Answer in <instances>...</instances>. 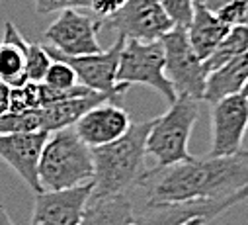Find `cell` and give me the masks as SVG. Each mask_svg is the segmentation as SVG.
<instances>
[{"mask_svg": "<svg viewBox=\"0 0 248 225\" xmlns=\"http://www.w3.org/2000/svg\"><path fill=\"white\" fill-rule=\"evenodd\" d=\"M135 184L145 190L147 206L219 200L248 190V151L227 157L190 159L145 171Z\"/></svg>", "mask_w": 248, "mask_h": 225, "instance_id": "cell-1", "label": "cell"}, {"mask_svg": "<svg viewBox=\"0 0 248 225\" xmlns=\"http://www.w3.org/2000/svg\"><path fill=\"white\" fill-rule=\"evenodd\" d=\"M153 120L131 124V128L119 139L92 149L94 178L90 200H102L115 194H125L135 180L147 171L145 141Z\"/></svg>", "mask_w": 248, "mask_h": 225, "instance_id": "cell-2", "label": "cell"}, {"mask_svg": "<svg viewBox=\"0 0 248 225\" xmlns=\"http://www.w3.org/2000/svg\"><path fill=\"white\" fill-rule=\"evenodd\" d=\"M37 177L39 188L47 192L92 182V149L75 133L73 128L49 133L39 157Z\"/></svg>", "mask_w": 248, "mask_h": 225, "instance_id": "cell-3", "label": "cell"}, {"mask_svg": "<svg viewBox=\"0 0 248 225\" xmlns=\"http://www.w3.org/2000/svg\"><path fill=\"white\" fill-rule=\"evenodd\" d=\"M198 116L200 100H194L190 96H176L164 114L153 120L145 149L147 155L156 161L158 168L192 159L188 143Z\"/></svg>", "mask_w": 248, "mask_h": 225, "instance_id": "cell-4", "label": "cell"}, {"mask_svg": "<svg viewBox=\"0 0 248 225\" xmlns=\"http://www.w3.org/2000/svg\"><path fill=\"white\" fill-rule=\"evenodd\" d=\"M115 82L145 84L155 88L168 104L176 100V92L164 75V47L162 41H139L127 39L123 43Z\"/></svg>", "mask_w": 248, "mask_h": 225, "instance_id": "cell-5", "label": "cell"}, {"mask_svg": "<svg viewBox=\"0 0 248 225\" xmlns=\"http://www.w3.org/2000/svg\"><path fill=\"white\" fill-rule=\"evenodd\" d=\"M160 41L164 47V75L170 80L176 96L202 100L207 73L203 69V61L188 41L186 28L174 26L166 35H162Z\"/></svg>", "mask_w": 248, "mask_h": 225, "instance_id": "cell-6", "label": "cell"}, {"mask_svg": "<svg viewBox=\"0 0 248 225\" xmlns=\"http://www.w3.org/2000/svg\"><path fill=\"white\" fill-rule=\"evenodd\" d=\"M123 43H125V37L117 35L115 43L109 49H102L100 53H92V55H80V57H69V55L59 53L49 45L45 49L49 53V57L67 61L75 69L80 84L106 94L115 104H121V96L129 90V84L115 82V73H117Z\"/></svg>", "mask_w": 248, "mask_h": 225, "instance_id": "cell-7", "label": "cell"}, {"mask_svg": "<svg viewBox=\"0 0 248 225\" xmlns=\"http://www.w3.org/2000/svg\"><path fill=\"white\" fill-rule=\"evenodd\" d=\"M100 24L115 30L117 35L139 41L162 39L174 28L158 0H127L119 12L108 20H100Z\"/></svg>", "mask_w": 248, "mask_h": 225, "instance_id": "cell-8", "label": "cell"}, {"mask_svg": "<svg viewBox=\"0 0 248 225\" xmlns=\"http://www.w3.org/2000/svg\"><path fill=\"white\" fill-rule=\"evenodd\" d=\"M102 28L100 20L80 14L77 8L61 10L57 20L45 30V41L49 47L69 57L100 53L102 45L98 39V30Z\"/></svg>", "mask_w": 248, "mask_h": 225, "instance_id": "cell-9", "label": "cell"}, {"mask_svg": "<svg viewBox=\"0 0 248 225\" xmlns=\"http://www.w3.org/2000/svg\"><path fill=\"white\" fill-rule=\"evenodd\" d=\"M211 106L213 139L209 157H227L240 151L248 129V98L232 94Z\"/></svg>", "mask_w": 248, "mask_h": 225, "instance_id": "cell-10", "label": "cell"}, {"mask_svg": "<svg viewBox=\"0 0 248 225\" xmlns=\"http://www.w3.org/2000/svg\"><path fill=\"white\" fill-rule=\"evenodd\" d=\"M92 196V182L67 190L35 194L30 225H78Z\"/></svg>", "mask_w": 248, "mask_h": 225, "instance_id": "cell-11", "label": "cell"}, {"mask_svg": "<svg viewBox=\"0 0 248 225\" xmlns=\"http://www.w3.org/2000/svg\"><path fill=\"white\" fill-rule=\"evenodd\" d=\"M248 200V190L238 194L219 198V200H203V202H186V204H160L147 206V209L133 217L131 225H180L192 217L213 219L232 206Z\"/></svg>", "mask_w": 248, "mask_h": 225, "instance_id": "cell-12", "label": "cell"}, {"mask_svg": "<svg viewBox=\"0 0 248 225\" xmlns=\"http://www.w3.org/2000/svg\"><path fill=\"white\" fill-rule=\"evenodd\" d=\"M131 124V116L125 108L121 104L106 100L90 108L84 116H80L73 129L90 149H96L125 135Z\"/></svg>", "mask_w": 248, "mask_h": 225, "instance_id": "cell-13", "label": "cell"}, {"mask_svg": "<svg viewBox=\"0 0 248 225\" xmlns=\"http://www.w3.org/2000/svg\"><path fill=\"white\" fill-rule=\"evenodd\" d=\"M47 137H49V131L0 135V159H2L35 194L41 192L37 166H39V157H41Z\"/></svg>", "mask_w": 248, "mask_h": 225, "instance_id": "cell-14", "label": "cell"}, {"mask_svg": "<svg viewBox=\"0 0 248 225\" xmlns=\"http://www.w3.org/2000/svg\"><path fill=\"white\" fill-rule=\"evenodd\" d=\"M28 41L12 22L4 26V37L0 41V80L10 88H18L28 82L26 75Z\"/></svg>", "mask_w": 248, "mask_h": 225, "instance_id": "cell-15", "label": "cell"}, {"mask_svg": "<svg viewBox=\"0 0 248 225\" xmlns=\"http://www.w3.org/2000/svg\"><path fill=\"white\" fill-rule=\"evenodd\" d=\"M229 30L231 28L221 22L213 12H209L205 4H196L192 22L186 28V33H188V41L196 55L202 61H205L225 39Z\"/></svg>", "mask_w": 248, "mask_h": 225, "instance_id": "cell-16", "label": "cell"}, {"mask_svg": "<svg viewBox=\"0 0 248 225\" xmlns=\"http://www.w3.org/2000/svg\"><path fill=\"white\" fill-rule=\"evenodd\" d=\"M248 80V53L238 55L219 69L207 73L203 98L209 104H215L227 96L240 94Z\"/></svg>", "mask_w": 248, "mask_h": 225, "instance_id": "cell-17", "label": "cell"}, {"mask_svg": "<svg viewBox=\"0 0 248 225\" xmlns=\"http://www.w3.org/2000/svg\"><path fill=\"white\" fill-rule=\"evenodd\" d=\"M109 100L106 94L96 92V94H88V96H78V98H71V100H63V102H55L49 106L41 108V120H43V131H59L65 128H73L80 116H84L86 112L102 102ZM111 102V100H109Z\"/></svg>", "mask_w": 248, "mask_h": 225, "instance_id": "cell-18", "label": "cell"}, {"mask_svg": "<svg viewBox=\"0 0 248 225\" xmlns=\"http://www.w3.org/2000/svg\"><path fill=\"white\" fill-rule=\"evenodd\" d=\"M135 217L133 202L127 194L90 200L78 225H131Z\"/></svg>", "mask_w": 248, "mask_h": 225, "instance_id": "cell-19", "label": "cell"}, {"mask_svg": "<svg viewBox=\"0 0 248 225\" xmlns=\"http://www.w3.org/2000/svg\"><path fill=\"white\" fill-rule=\"evenodd\" d=\"M244 53H248V26H234L229 30L219 47L203 61V69L205 73H211Z\"/></svg>", "mask_w": 248, "mask_h": 225, "instance_id": "cell-20", "label": "cell"}, {"mask_svg": "<svg viewBox=\"0 0 248 225\" xmlns=\"http://www.w3.org/2000/svg\"><path fill=\"white\" fill-rule=\"evenodd\" d=\"M43 131L41 108L37 110H22V112H4L0 116V135L4 133H31Z\"/></svg>", "mask_w": 248, "mask_h": 225, "instance_id": "cell-21", "label": "cell"}, {"mask_svg": "<svg viewBox=\"0 0 248 225\" xmlns=\"http://www.w3.org/2000/svg\"><path fill=\"white\" fill-rule=\"evenodd\" d=\"M203 4L229 28L248 26V0H205Z\"/></svg>", "mask_w": 248, "mask_h": 225, "instance_id": "cell-22", "label": "cell"}, {"mask_svg": "<svg viewBox=\"0 0 248 225\" xmlns=\"http://www.w3.org/2000/svg\"><path fill=\"white\" fill-rule=\"evenodd\" d=\"M43 84H47L49 88L65 90V88H73V86H77L80 82H78V77H77L75 69L67 61L51 57V65H49V69L45 73Z\"/></svg>", "mask_w": 248, "mask_h": 225, "instance_id": "cell-23", "label": "cell"}, {"mask_svg": "<svg viewBox=\"0 0 248 225\" xmlns=\"http://www.w3.org/2000/svg\"><path fill=\"white\" fill-rule=\"evenodd\" d=\"M51 65V57L43 45L39 43H28L26 53V75L30 82H43L45 73Z\"/></svg>", "mask_w": 248, "mask_h": 225, "instance_id": "cell-24", "label": "cell"}, {"mask_svg": "<svg viewBox=\"0 0 248 225\" xmlns=\"http://www.w3.org/2000/svg\"><path fill=\"white\" fill-rule=\"evenodd\" d=\"M41 108V96H39V82H26L18 88H10V112H22V110H37Z\"/></svg>", "mask_w": 248, "mask_h": 225, "instance_id": "cell-25", "label": "cell"}, {"mask_svg": "<svg viewBox=\"0 0 248 225\" xmlns=\"http://www.w3.org/2000/svg\"><path fill=\"white\" fill-rule=\"evenodd\" d=\"M158 4L172 20L176 28H188L194 16L196 2L194 0H158Z\"/></svg>", "mask_w": 248, "mask_h": 225, "instance_id": "cell-26", "label": "cell"}, {"mask_svg": "<svg viewBox=\"0 0 248 225\" xmlns=\"http://www.w3.org/2000/svg\"><path fill=\"white\" fill-rule=\"evenodd\" d=\"M35 2V12L37 14H51V12H61L67 8H88L90 0H33Z\"/></svg>", "mask_w": 248, "mask_h": 225, "instance_id": "cell-27", "label": "cell"}, {"mask_svg": "<svg viewBox=\"0 0 248 225\" xmlns=\"http://www.w3.org/2000/svg\"><path fill=\"white\" fill-rule=\"evenodd\" d=\"M127 0H90V10L100 18V20H108L111 18L115 12H119L123 8Z\"/></svg>", "mask_w": 248, "mask_h": 225, "instance_id": "cell-28", "label": "cell"}, {"mask_svg": "<svg viewBox=\"0 0 248 225\" xmlns=\"http://www.w3.org/2000/svg\"><path fill=\"white\" fill-rule=\"evenodd\" d=\"M8 108H10V86H6L0 80V116L8 112Z\"/></svg>", "mask_w": 248, "mask_h": 225, "instance_id": "cell-29", "label": "cell"}, {"mask_svg": "<svg viewBox=\"0 0 248 225\" xmlns=\"http://www.w3.org/2000/svg\"><path fill=\"white\" fill-rule=\"evenodd\" d=\"M0 225H14V221L10 219V215L4 209V206H0Z\"/></svg>", "mask_w": 248, "mask_h": 225, "instance_id": "cell-30", "label": "cell"}, {"mask_svg": "<svg viewBox=\"0 0 248 225\" xmlns=\"http://www.w3.org/2000/svg\"><path fill=\"white\" fill-rule=\"evenodd\" d=\"M205 223H207V219H203V217H192V219L184 221L180 225H205Z\"/></svg>", "mask_w": 248, "mask_h": 225, "instance_id": "cell-31", "label": "cell"}, {"mask_svg": "<svg viewBox=\"0 0 248 225\" xmlns=\"http://www.w3.org/2000/svg\"><path fill=\"white\" fill-rule=\"evenodd\" d=\"M240 94H244L246 98H248V80H246V84H244V88H242V92Z\"/></svg>", "mask_w": 248, "mask_h": 225, "instance_id": "cell-32", "label": "cell"}, {"mask_svg": "<svg viewBox=\"0 0 248 225\" xmlns=\"http://www.w3.org/2000/svg\"><path fill=\"white\" fill-rule=\"evenodd\" d=\"M194 2H196V4H203V2H205V0H194Z\"/></svg>", "mask_w": 248, "mask_h": 225, "instance_id": "cell-33", "label": "cell"}]
</instances>
